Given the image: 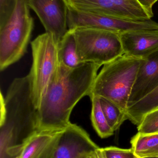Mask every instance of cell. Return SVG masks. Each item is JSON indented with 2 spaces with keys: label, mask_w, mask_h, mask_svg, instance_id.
Returning a JSON list of instances; mask_svg holds the SVG:
<instances>
[{
  "label": "cell",
  "mask_w": 158,
  "mask_h": 158,
  "mask_svg": "<svg viewBox=\"0 0 158 158\" xmlns=\"http://www.w3.org/2000/svg\"><path fill=\"white\" fill-rule=\"evenodd\" d=\"M92 103L91 120L97 134L102 138L109 137L114 131L109 124L102 110L100 99L97 96L90 98Z\"/></svg>",
  "instance_id": "2e32d148"
},
{
  "label": "cell",
  "mask_w": 158,
  "mask_h": 158,
  "mask_svg": "<svg viewBox=\"0 0 158 158\" xmlns=\"http://www.w3.org/2000/svg\"><path fill=\"white\" fill-rule=\"evenodd\" d=\"M96 158H106L102 148H99L94 153Z\"/></svg>",
  "instance_id": "7402d4cb"
},
{
  "label": "cell",
  "mask_w": 158,
  "mask_h": 158,
  "mask_svg": "<svg viewBox=\"0 0 158 158\" xmlns=\"http://www.w3.org/2000/svg\"><path fill=\"white\" fill-rule=\"evenodd\" d=\"M101 67L87 63L70 69L59 64L38 108L40 131H62L71 123L72 110L83 97L89 96Z\"/></svg>",
  "instance_id": "6da1fadb"
},
{
  "label": "cell",
  "mask_w": 158,
  "mask_h": 158,
  "mask_svg": "<svg viewBox=\"0 0 158 158\" xmlns=\"http://www.w3.org/2000/svg\"><path fill=\"white\" fill-rule=\"evenodd\" d=\"M31 45L32 64L29 75L33 100L38 109L59 66L58 43L51 34L45 32L35 38Z\"/></svg>",
  "instance_id": "8992f818"
},
{
  "label": "cell",
  "mask_w": 158,
  "mask_h": 158,
  "mask_svg": "<svg viewBox=\"0 0 158 158\" xmlns=\"http://www.w3.org/2000/svg\"><path fill=\"white\" fill-rule=\"evenodd\" d=\"M28 5L38 16L45 30L58 44L68 31L66 0H27Z\"/></svg>",
  "instance_id": "ba28073f"
},
{
  "label": "cell",
  "mask_w": 158,
  "mask_h": 158,
  "mask_svg": "<svg viewBox=\"0 0 158 158\" xmlns=\"http://www.w3.org/2000/svg\"><path fill=\"white\" fill-rule=\"evenodd\" d=\"M125 54L145 59L158 50V30L127 31L120 34Z\"/></svg>",
  "instance_id": "30bf717a"
},
{
  "label": "cell",
  "mask_w": 158,
  "mask_h": 158,
  "mask_svg": "<svg viewBox=\"0 0 158 158\" xmlns=\"http://www.w3.org/2000/svg\"><path fill=\"white\" fill-rule=\"evenodd\" d=\"M144 59L124 54L104 65L88 96L106 98L126 114L129 98Z\"/></svg>",
  "instance_id": "3957f363"
},
{
  "label": "cell",
  "mask_w": 158,
  "mask_h": 158,
  "mask_svg": "<svg viewBox=\"0 0 158 158\" xmlns=\"http://www.w3.org/2000/svg\"><path fill=\"white\" fill-rule=\"evenodd\" d=\"M61 131H41L36 134L16 158H51Z\"/></svg>",
  "instance_id": "7c38bea8"
},
{
  "label": "cell",
  "mask_w": 158,
  "mask_h": 158,
  "mask_svg": "<svg viewBox=\"0 0 158 158\" xmlns=\"http://www.w3.org/2000/svg\"><path fill=\"white\" fill-rule=\"evenodd\" d=\"M58 56L59 64L69 68H76L83 64L78 56L73 30H68L58 44Z\"/></svg>",
  "instance_id": "4fadbf2b"
},
{
  "label": "cell",
  "mask_w": 158,
  "mask_h": 158,
  "mask_svg": "<svg viewBox=\"0 0 158 158\" xmlns=\"http://www.w3.org/2000/svg\"><path fill=\"white\" fill-rule=\"evenodd\" d=\"M34 22L27 0H18L10 19L0 28V70L3 71L24 55Z\"/></svg>",
  "instance_id": "277c9868"
},
{
  "label": "cell",
  "mask_w": 158,
  "mask_h": 158,
  "mask_svg": "<svg viewBox=\"0 0 158 158\" xmlns=\"http://www.w3.org/2000/svg\"><path fill=\"white\" fill-rule=\"evenodd\" d=\"M94 153L91 154V155H89V156H87L85 158H96L95 156Z\"/></svg>",
  "instance_id": "603a6c76"
},
{
  "label": "cell",
  "mask_w": 158,
  "mask_h": 158,
  "mask_svg": "<svg viewBox=\"0 0 158 158\" xmlns=\"http://www.w3.org/2000/svg\"><path fill=\"white\" fill-rule=\"evenodd\" d=\"M138 132L143 134L158 133V109L147 114L137 126Z\"/></svg>",
  "instance_id": "ac0fdd59"
},
{
  "label": "cell",
  "mask_w": 158,
  "mask_h": 158,
  "mask_svg": "<svg viewBox=\"0 0 158 158\" xmlns=\"http://www.w3.org/2000/svg\"><path fill=\"white\" fill-rule=\"evenodd\" d=\"M158 109V86L143 99L129 107L126 111L127 120L138 126L147 113Z\"/></svg>",
  "instance_id": "5bb4252c"
},
{
  "label": "cell",
  "mask_w": 158,
  "mask_h": 158,
  "mask_svg": "<svg viewBox=\"0 0 158 158\" xmlns=\"http://www.w3.org/2000/svg\"><path fill=\"white\" fill-rule=\"evenodd\" d=\"M72 30L82 64L92 63L102 66L124 54L119 34L90 28Z\"/></svg>",
  "instance_id": "5b68a950"
},
{
  "label": "cell",
  "mask_w": 158,
  "mask_h": 158,
  "mask_svg": "<svg viewBox=\"0 0 158 158\" xmlns=\"http://www.w3.org/2000/svg\"><path fill=\"white\" fill-rule=\"evenodd\" d=\"M143 158H158V157H146Z\"/></svg>",
  "instance_id": "cb8c5ba5"
},
{
  "label": "cell",
  "mask_w": 158,
  "mask_h": 158,
  "mask_svg": "<svg viewBox=\"0 0 158 158\" xmlns=\"http://www.w3.org/2000/svg\"><path fill=\"white\" fill-rule=\"evenodd\" d=\"M68 27L90 28L108 31L121 34L127 31L158 30V23L153 20H131L88 12H81L68 7Z\"/></svg>",
  "instance_id": "52a82bcc"
},
{
  "label": "cell",
  "mask_w": 158,
  "mask_h": 158,
  "mask_svg": "<svg viewBox=\"0 0 158 158\" xmlns=\"http://www.w3.org/2000/svg\"><path fill=\"white\" fill-rule=\"evenodd\" d=\"M158 86V50L145 58L141 64L129 98L128 108L143 99Z\"/></svg>",
  "instance_id": "8fae6325"
},
{
  "label": "cell",
  "mask_w": 158,
  "mask_h": 158,
  "mask_svg": "<svg viewBox=\"0 0 158 158\" xmlns=\"http://www.w3.org/2000/svg\"><path fill=\"white\" fill-rule=\"evenodd\" d=\"M1 105L0 158H16L40 131L29 74L14 79Z\"/></svg>",
  "instance_id": "7a4b0ae2"
},
{
  "label": "cell",
  "mask_w": 158,
  "mask_h": 158,
  "mask_svg": "<svg viewBox=\"0 0 158 158\" xmlns=\"http://www.w3.org/2000/svg\"><path fill=\"white\" fill-rule=\"evenodd\" d=\"M106 158H138L131 148L122 149L116 147L102 148Z\"/></svg>",
  "instance_id": "ffe728a7"
},
{
  "label": "cell",
  "mask_w": 158,
  "mask_h": 158,
  "mask_svg": "<svg viewBox=\"0 0 158 158\" xmlns=\"http://www.w3.org/2000/svg\"><path fill=\"white\" fill-rule=\"evenodd\" d=\"M18 0H0V28L3 27L14 13Z\"/></svg>",
  "instance_id": "d6986e66"
},
{
  "label": "cell",
  "mask_w": 158,
  "mask_h": 158,
  "mask_svg": "<svg viewBox=\"0 0 158 158\" xmlns=\"http://www.w3.org/2000/svg\"><path fill=\"white\" fill-rule=\"evenodd\" d=\"M132 149L138 158L158 157V133H138L131 140Z\"/></svg>",
  "instance_id": "9a60e30c"
},
{
  "label": "cell",
  "mask_w": 158,
  "mask_h": 158,
  "mask_svg": "<svg viewBox=\"0 0 158 158\" xmlns=\"http://www.w3.org/2000/svg\"><path fill=\"white\" fill-rule=\"evenodd\" d=\"M99 148L85 130L70 123L60 132L51 158H85Z\"/></svg>",
  "instance_id": "9c48e42d"
},
{
  "label": "cell",
  "mask_w": 158,
  "mask_h": 158,
  "mask_svg": "<svg viewBox=\"0 0 158 158\" xmlns=\"http://www.w3.org/2000/svg\"><path fill=\"white\" fill-rule=\"evenodd\" d=\"M102 110L106 118L114 131L119 129L127 120L126 112L111 101L103 97H99Z\"/></svg>",
  "instance_id": "e0dca14e"
},
{
  "label": "cell",
  "mask_w": 158,
  "mask_h": 158,
  "mask_svg": "<svg viewBox=\"0 0 158 158\" xmlns=\"http://www.w3.org/2000/svg\"><path fill=\"white\" fill-rule=\"evenodd\" d=\"M137 1L149 14H150L152 16H154L152 7L158 0H137Z\"/></svg>",
  "instance_id": "44dd1931"
}]
</instances>
